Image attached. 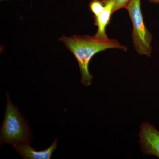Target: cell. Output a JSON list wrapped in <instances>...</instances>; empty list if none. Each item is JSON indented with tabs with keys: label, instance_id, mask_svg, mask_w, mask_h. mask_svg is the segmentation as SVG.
<instances>
[{
	"label": "cell",
	"instance_id": "cell-2",
	"mask_svg": "<svg viewBox=\"0 0 159 159\" xmlns=\"http://www.w3.org/2000/svg\"><path fill=\"white\" fill-rule=\"evenodd\" d=\"M5 116L1 130V144H30L31 133L28 124L16 106L6 94Z\"/></svg>",
	"mask_w": 159,
	"mask_h": 159
},
{
	"label": "cell",
	"instance_id": "cell-5",
	"mask_svg": "<svg viewBox=\"0 0 159 159\" xmlns=\"http://www.w3.org/2000/svg\"><path fill=\"white\" fill-rule=\"evenodd\" d=\"M57 141V138L48 148L39 151L34 150L29 144L18 143L12 145V146L23 159H50L56 149Z\"/></svg>",
	"mask_w": 159,
	"mask_h": 159
},
{
	"label": "cell",
	"instance_id": "cell-3",
	"mask_svg": "<svg viewBox=\"0 0 159 159\" xmlns=\"http://www.w3.org/2000/svg\"><path fill=\"white\" fill-rule=\"evenodd\" d=\"M125 9L128 10L132 23V38L134 49L139 54L150 57L152 50V36L145 27L141 0H131Z\"/></svg>",
	"mask_w": 159,
	"mask_h": 159
},
{
	"label": "cell",
	"instance_id": "cell-6",
	"mask_svg": "<svg viewBox=\"0 0 159 159\" xmlns=\"http://www.w3.org/2000/svg\"><path fill=\"white\" fill-rule=\"evenodd\" d=\"M104 4L103 11L97 16H94L95 25L97 27V33L94 36L99 39L108 38L106 33V28L110 22L111 16L114 13L116 0H102Z\"/></svg>",
	"mask_w": 159,
	"mask_h": 159
},
{
	"label": "cell",
	"instance_id": "cell-7",
	"mask_svg": "<svg viewBox=\"0 0 159 159\" xmlns=\"http://www.w3.org/2000/svg\"><path fill=\"white\" fill-rule=\"evenodd\" d=\"M89 8L94 16H98L104 10V2L102 0H92L89 4Z\"/></svg>",
	"mask_w": 159,
	"mask_h": 159
},
{
	"label": "cell",
	"instance_id": "cell-9",
	"mask_svg": "<svg viewBox=\"0 0 159 159\" xmlns=\"http://www.w3.org/2000/svg\"><path fill=\"white\" fill-rule=\"evenodd\" d=\"M151 3L154 4H158L159 3V0H148Z\"/></svg>",
	"mask_w": 159,
	"mask_h": 159
},
{
	"label": "cell",
	"instance_id": "cell-8",
	"mask_svg": "<svg viewBox=\"0 0 159 159\" xmlns=\"http://www.w3.org/2000/svg\"><path fill=\"white\" fill-rule=\"evenodd\" d=\"M131 0H116L113 12L123 8H126Z\"/></svg>",
	"mask_w": 159,
	"mask_h": 159
},
{
	"label": "cell",
	"instance_id": "cell-4",
	"mask_svg": "<svg viewBox=\"0 0 159 159\" xmlns=\"http://www.w3.org/2000/svg\"><path fill=\"white\" fill-rule=\"evenodd\" d=\"M139 142L143 153L159 158V131L148 122L140 125Z\"/></svg>",
	"mask_w": 159,
	"mask_h": 159
},
{
	"label": "cell",
	"instance_id": "cell-1",
	"mask_svg": "<svg viewBox=\"0 0 159 159\" xmlns=\"http://www.w3.org/2000/svg\"><path fill=\"white\" fill-rule=\"evenodd\" d=\"M73 53L79 64L81 75V82L86 86L92 84L93 76L89 71V62L95 54L109 49H121L124 51L127 48L118 41L110 39H99L95 36L76 35L63 36L59 39Z\"/></svg>",
	"mask_w": 159,
	"mask_h": 159
}]
</instances>
